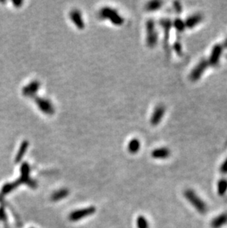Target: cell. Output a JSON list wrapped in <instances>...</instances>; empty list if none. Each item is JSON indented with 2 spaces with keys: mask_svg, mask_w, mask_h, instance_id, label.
<instances>
[{
  "mask_svg": "<svg viewBox=\"0 0 227 228\" xmlns=\"http://www.w3.org/2000/svg\"><path fill=\"white\" fill-rule=\"evenodd\" d=\"M69 17L77 28H79V29L84 28V27H85L84 21L83 20L82 16L79 11H78V10H73V11H72L69 13Z\"/></svg>",
  "mask_w": 227,
  "mask_h": 228,
  "instance_id": "12",
  "label": "cell"
},
{
  "mask_svg": "<svg viewBox=\"0 0 227 228\" xmlns=\"http://www.w3.org/2000/svg\"><path fill=\"white\" fill-rule=\"evenodd\" d=\"M96 208L94 207L91 206L86 208L80 209V210H77L73 211L69 214V220L72 221H76L78 220H80L83 218L88 216V215H92L95 213Z\"/></svg>",
  "mask_w": 227,
  "mask_h": 228,
  "instance_id": "6",
  "label": "cell"
},
{
  "mask_svg": "<svg viewBox=\"0 0 227 228\" xmlns=\"http://www.w3.org/2000/svg\"><path fill=\"white\" fill-rule=\"evenodd\" d=\"M227 190V180H220L218 183V193L220 196H223Z\"/></svg>",
  "mask_w": 227,
  "mask_h": 228,
  "instance_id": "19",
  "label": "cell"
},
{
  "mask_svg": "<svg viewBox=\"0 0 227 228\" xmlns=\"http://www.w3.org/2000/svg\"><path fill=\"white\" fill-rule=\"evenodd\" d=\"M22 3H22V1H18V2H15V1H14L13 2V4H14V5H16V7H20V5H22Z\"/></svg>",
  "mask_w": 227,
  "mask_h": 228,
  "instance_id": "25",
  "label": "cell"
},
{
  "mask_svg": "<svg viewBox=\"0 0 227 228\" xmlns=\"http://www.w3.org/2000/svg\"><path fill=\"white\" fill-rule=\"evenodd\" d=\"M18 185H19V183H18V181H16L15 182H13V183L5 184L3 186V189H2V193H3V194H8V193H10L11 190H13V189H15Z\"/></svg>",
  "mask_w": 227,
  "mask_h": 228,
  "instance_id": "21",
  "label": "cell"
},
{
  "mask_svg": "<svg viewBox=\"0 0 227 228\" xmlns=\"http://www.w3.org/2000/svg\"><path fill=\"white\" fill-rule=\"evenodd\" d=\"M30 168L28 163H24L21 167V177L19 180H18L19 185L24 183L28 185L31 188H35L37 186L36 182L34 180H31L30 178Z\"/></svg>",
  "mask_w": 227,
  "mask_h": 228,
  "instance_id": "5",
  "label": "cell"
},
{
  "mask_svg": "<svg viewBox=\"0 0 227 228\" xmlns=\"http://www.w3.org/2000/svg\"><path fill=\"white\" fill-rule=\"evenodd\" d=\"M209 63L207 60L203 59L201 60L199 63L193 67L189 74V79L191 81H196L201 78V76L205 73L206 69L209 67Z\"/></svg>",
  "mask_w": 227,
  "mask_h": 228,
  "instance_id": "4",
  "label": "cell"
},
{
  "mask_svg": "<svg viewBox=\"0 0 227 228\" xmlns=\"http://www.w3.org/2000/svg\"><path fill=\"white\" fill-rule=\"evenodd\" d=\"M6 219V214L5 210L3 207L0 208V220H5Z\"/></svg>",
  "mask_w": 227,
  "mask_h": 228,
  "instance_id": "24",
  "label": "cell"
},
{
  "mask_svg": "<svg viewBox=\"0 0 227 228\" xmlns=\"http://www.w3.org/2000/svg\"><path fill=\"white\" fill-rule=\"evenodd\" d=\"M68 195H69V190L67 189H61V190H57L56 192H55L54 194L52 195L51 199L53 201H55V202H57V201L61 200V199L67 197Z\"/></svg>",
  "mask_w": 227,
  "mask_h": 228,
  "instance_id": "16",
  "label": "cell"
},
{
  "mask_svg": "<svg viewBox=\"0 0 227 228\" xmlns=\"http://www.w3.org/2000/svg\"><path fill=\"white\" fill-rule=\"evenodd\" d=\"M165 114V107L162 104L156 106L153 112L151 117H150V123L153 126H157L162 118H164Z\"/></svg>",
  "mask_w": 227,
  "mask_h": 228,
  "instance_id": "9",
  "label": "cell"
},
{
  "mask_svg": "<svg viewBox=\"0 0 227 228\" xmlns=\"http://www.w3.org/2000/svg\"><path fill=\"white\" fill-rule=\"evenodd\" d=\"M174 28L176 29L177 31L179 32H182L184 30V28H186L185 27V24H184V21L181 18H176V19L174 20V22H172Z\"/></svg>",
  "mask_w": 227,
  "mask_h": 228,
  "instance_id": "20",
  "label": "cell"
},
{
  "mask_svg": "<svg viewBox=\"0 0 227 228\" xmlns=\"http://www.w3.org/2000/svg\"><path fill=\"white\" fill-rule=\"evenodd\" d=\"M226 46L227 47V39H226Z\"/></svg>",
  "mask_w": 227,
  "mask_h": 228,
  "instance_id": "26",
  "label": "cell"
},
{
  "mask_svg": "<svg viewBox=\"0 0 227 228\" xmlns=\"http://www.w3.org/2000/svg\"><path fill=\"white\" fill-rule=\"evenodd\" d=\"M146 33H147L146 42H147L148 46L150 47L156 46L158 41V34L156 32L154 20L149 19L146 22Z\"/></svg>",
  "mask_w": 227,
  "mask_h": 228,
  "instance_id": "3",
  "label": "cell"
},
{
  "mask_svg": "<svg viewBox=\"0 0 227 228\" xmlns=\"http://www.w3.org/2000/svg\"><path fill=\"white\" fill-rule=\"evenodd\" d=\"M35 100H36L35 101H36V104L38 106V109L43 113H44L46 114H49V115L54 114L55 109L53 107V105L52 104V103L49 100L46 99V98L39 97L36 98Z\"/></svg>",
  "mask_w": 227,
  "mask_h": 228,
  "instance_id": "7",
  "label": "cell"
},
{
  "mask_svg": "<svg viewBox=\"0 0 227 228\" xmlns=\"http://www.w3.org/2000/svg\"><path fill=\"white\" fill-rule=\"evenodd\" d=\"M203 21V16L199 13H195L192 14V15L189 16L186 19L184 20L185 27L187 28H195V27L198 26L201 22Z\"/></svg>",
  "mask_w": 227,
  "mask_h": 228,
  "instance_id": "10",
  "label": "cell"
},
{
  "mask_svg": "<svg viewBox=\"0 0 227 228\" xmlns=\"http://www.w3.org/2000/svg\"><path fill=\"white\" fill-rule=\"evenodd\" d=\"M220 171L223 174H227V158L220 166Z\"/></svg>",
  "mask_w": 227,
  "mask_h": 228,
  "instance_id": "23",
  "label": "cell"
},
{
  "mask_svg": "<svg viewBox=\"0 0 227 228\" xmlns=\"http://www.w3.org/2000/svg\"><path fill=\"white\" fill-rule=\"evenodd\" d=\"M227 223V213H224L214 218L211 222L212 228H220Z\"/></svg>",
  "mask_w": 227,
  "mask_h": 228,
  "instance_id": "14",
  "label": "cell"
},
{
  "mask_svg": "<svg viewBox=\"0 0 227 228\" xmlns=\"http://www.w3.org/2000/svg\"><path fill=\"white\" fill-rule=\"evenodd\" d=\"M223 53V46L221 44H215L212 47L209 58L207 61L209 65L215 66L219 63L220 58Z\"/></svg>",
  "mask_w": 227,
  "mask_h": 228,
  "instance_id": "8",
  "label": "cell"
},
{
  "mask_svg": "<svg viewBox=\"0 0 227 228\" xmlns=\"http://www.w3.org/2000/svg\"><path fill=\"white\" fill-rule=\"evenodd\" d=\"M162 2L154 0V1H150L146 4L145 8L148 11H155L162 8Z\"/></svg>",
  "mask_w": 227,
  "mask_h": 228,
  "instance_id": "18",
  "label": "cell"
},
{
  "mask_svg": "<svg viewBox=\"0 0 227 228\" xmlns=\"http://www.w3.org/2000/svg\"><path fill=\"white\" fill-rule=\"evenodd\" d=\"M170 155V151L168 148H159L154 150L151 153L152 157L155 159H165Z\"/></svg>",
  "mask_w": 227,
  "mask_h": 228,
  "instance_id": "13",
  "label": "cell"
},
{
  "mask_svg": "<svg viewBox=\"0 0 227 228\" xmlns=\"http://www.w3.org/2000/svg\"><path fill=\"white\" fill-rule=\"evenodd\" d=\"M140 149V142L138 139H132L131 141L129 142V145H128V149L129 151L131 154H135L139 151Z\"/></svg>",
  "mask_w": 227,
  "mask_h": 228,
  "instance_id": "17",
  "label": "cell"
},
{
  "mask_svg": "<svg viewBox=\"0 0 227 228\" xmlns=\"http://www.w3.org/2000/svg\"><path fill=\"white\" fill-rule=\"evenodd\" d=\"M28 145H29V143H28V141H27V140L23 141V143H22V145H21L19 150H18L17 155H16V159H15V161L16 163H19L21 160H22V158H23L24 155H25L27 150H28Z\"/></svg>",
  "mask_w": 227,
  "mask_h": 228,
  "instance_id": "15",
  "label": "cell"
},
{
  "mask_svg": "<svg viewBox=\"0 0 227 228\" xmlns=\"http://www.w3.org/2000/svg\"><path fill=\"white\" fill-rule=\"evenodd\" d=\"M184 196L186 199L193 205L194 207L200 213H205L206 212V206L203 201L191 190H187L184 191Z\"/></svg>",
  "mask_w": 227,
  "mask_h": 228,
  "instance_id": "2",
  "label": "cell"
},
{
  "mask_svg": "<svg viewBox=\"0 0 227 228\" xmlns=\"http://www.w3.org/2000/svg\"><path fill=\"white\" fill-rule=\"evenodd\" d=\"M39 87H40V83L38 81H33L23 88L22 93L28 97H33L38 92Z\"/></svg>",
  "mask_w": 227,
  "mask_h": 228,
  "instance_id": "11",
  "label": "cell"
},
{
  "mask_svg": "<svg viewBox=\"0 0 227 228\" xmlns=\"http://www.w3.org/2000/svg\"><path fill=\"white\" fill-rule=\"evenodd\" d=\"M100 16L102 18H106L110 20L114 24L119 26L122 25L124 20L122 16L119 15L116 10L113 8L106 7L103 8L100 12Z\"/></svg>",
  "mask_w": 227,
  "mask_h": 228,
  "instance_id": "1",
  "label": "cell"
},
{
  "mask_svg": "<svg viewBox=\"0 0 227 228\" xmlns=\"http://www.w3.org/2000/svg\"><path fill=\"white\" fill-rule=\"evenodd\" d=\"M137 227L138 228H149V225H148V221L143 215H139L137 218Z\"/></svg>",
  "mask_w": 227,
  "mask_h": 228,
  "instance_id": "22",
  "label": "cell"
}]
</instances>
